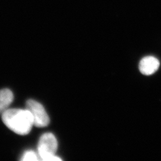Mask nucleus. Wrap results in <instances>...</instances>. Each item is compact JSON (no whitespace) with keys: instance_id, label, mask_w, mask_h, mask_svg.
I'll return each instance as SVG.
<instances>
[{"instance_id":"7ed1b4c3","label":"nucleus","mask_w":161,"mask_h":161,"mask_svg":"<svg viewBox=\"0 0 161 161\" xmlns=\"http://www.w3.org/2000/svg\"><path fill=\"white\" fill-rule=\"evenodd\" d=\"M26 107L32 115L35 126L44 128L49 124V116L41 103L34 99H28L26 103Z\"/></svg>"},{"instance_id":"f257e3e1","label":"nucleus","mask_w":161,"mask_h":161,"mask_svg":"<svg viewBox=\"0 0 161 161\" xmlns=\"http://www.w3.org/2000/svg\"><path fill=\"white\" fill-rule=\"evenodd\" d=\"M3 124L14 133L27 135L34 125L33 116L30 111L22 109H8L2 114Z\"/></svg>"},{"instance_id":"39448f33","label":"nucleus","mask_w":161,"mask_h":161,"mask_svg":"<svg viewBox=\"0 0 161 161\" xmlns=\"http://www.w3.org/2000/svg\"><path fill=\"white\" fill-rule=\"evenodd\" d=\"M14 100V94L9 89L0 90V115L8 109Z\"/></svg>"},{"instance_id":"20e7f679","label":"nucleus","mask_w":161,"mask_h":161,"mask_svg":"<svg viewBox=\"0 0 161 161\" xmlns=\"http://www.w3.org/2000/svg\"><path fill=\"white\" fill-rule=\"evenodd\" d=\"M160 67L159 60L154 57H144L139 63L140 73L144 75H151L157 71Z\"/></svg>"},{"instance_id":"f03ea898","label":"nucleus","mask_w":161,"mask_h":161,"mask_svg":"<svg viewBox=\"0 0 161 161\" xmlns=\"http://www.w3.org/2000/svg\"><path fill=\"white\" fill-rule=\"evenodd\" d=\"M58 142L52 133H44L40 136L38 144V154L40 160L44 161L62 160L56 156Z\"/></svg>"},{"instance_id":"423d86ee","label":"nucleus","mask_w":161,"mask_h":161,"mask_svg":"<svg viewBox=\"0 0 161 161\" xmlns=\"http://www.w3.org/2000/svg\"><path fill=\"white\" fill-rule=\"evenodd\" d=\"M22 161H28V160H31V161H34V160H40L38 154L34 152V150H26L25 152L23 155L22 157L20 159Z\"/></svg>"}]
</instances>
